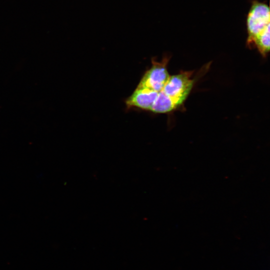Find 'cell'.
<instances>
[{"mask_svg": "<svg viewBox=\"0 0 270 270\" xmlns=\"http://www.w3.org/2000/svg\"><path fill=\"white\" fill-rule=\"evenodd\" d=\"M170 58L166 55L158 62L153 58L151 67L144 72L136 87L148 88L158 92L162 90L170 77L167 69Z\"/></svg>", "mask_w": 270, "mask_h": 270, "instance_id": "6da1fadb", "label": "cell"}, {"mask_svg": "<svg viewBox=\"0 0 270 270\" xmlns=\"http://www.w3.org/2000/svg\"><path fill=\"white\" fill-rule=\"evenodd\" d=\"M270 25V10L266 4L254 1L246 18L248 34L246 44L250 46L254 39Z\"/></svg>", "mask_w": 270, "mask_h": 270, "instance_id": "7a4b0ae2", "label": "cell"}, {"mask_svg": "<svg viewBox=\"0 0 270 270\" xmlns=\"http://www.w3.org/2000/svg\"><path fill=\"white\" fill-rule=\"evenodd\" d=\"M192 72H182L170 76L162 91L172 98L178 106L186 100L194 85Z\"/></svg>", "mask_w": 270, "mask_h": 270, "instance_id": "3957f363", "label": "cell"}, {"mask_svg": "<svg viewBox=\"0 0 270 270\" xmlns=\"http://www.w3.org/2000/svg\"><path fill=\"white\" fill-rule=\"evenodd\" d=\"M158 93L148 88L136 87L133 92L125 100L126 108L127 110L138 108L150 111Z\"/></svg>", "mask_w": 270, "mask_h": 270, "instance_id": "277c9868", "label": "cell"}, {"mask_svg": "<svg viewBox=\"0 0 270 270\" xmlns=\"http://www.w3.org/2000/svg\"><path fill=\"white\" fill-rule=\"evenodd\" d=\"M178 106V104L172 98L160 91L158 93L150 111L154 113H168Z\"/></svg>", "mask_w": 270, "mask_h": 270, "instance_id": "5b68a950", "label": "cell"}, {"mask_svg": "<svg viewBox=\"0 0 270 270\" xmlns=\"http://www.w3.org/2000/svg\"><path fill=\"white\" fill-rule=\"evenodd\" d=\"M270 26L258 34L253 40L252 46H256L263 56H266L270 51Z\"/></svg>", "mask_w": 270, "mask_h": 270, "instance_id": "8992f818", "label": "cell"}]
</instances>
